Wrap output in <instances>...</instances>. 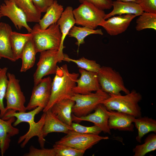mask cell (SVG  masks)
I'll use <instances>...</instances> for the list:
<instances>
[{"mask_svg":"<svg viewBox=\"0 0 156 156\" xmlns=\"http://www.w3.org/2000/svg\"><path fill=\"white\" fill-rule=\"evenodd\" d=\"M43 109L42 107H38L30 112H18L11 109L8 110L1 118L7 120L10 118L14 117L16 119L13 123V126H16L23 122H26L29 125L28 131L25 134L19 138L17 143L21 144V147L23 148L25 147L29 140L33 137L37 136L41 148L44 147L45 140L43 135V129L45 121V113L42 115L39 121L36 122L35 116Z\"/></svg>","mask_w":156,"mask_h":156,"instance_id":"6da1fadb","label":"cell"},{"mask_svg":"<svg viewBox=\"0 0 156 156\" xmlns=\"http://www.w3.org/2000/svg\"><path fill=\"white\" fill-rule=\"evenodd\" d=\"M52 80L51 92L49 102L43 109V112L50 109L56 103L61 100L70 99L75 94L73 91L79 76L78 73H70L66 64L57 66Z\"/></svg>","mask_w":156,"mask_h":156,"instance_id":"7a4b0ae2","label":"cell"},{"mask_svg":"<svg viewBox=\"0 0 156 156\" xmlns=\"http://www.w3.org/2000/svg\"><path fill=\"white\" fill-rule=\"evenodd\" d=\"M109 94V97L101 103L107 110L123 112L135 118L141 116V108L139 103L142 97L139 92L133 90L124 95Z\"/></svg>","mask_w":156,"mask_h":156,"instance_id":"3957f363","label":"cell"},{"mask_svg":"<svg viewBox=\"0 0 156 156\" xmlns=\"http://www.w3.org/2000/svg\"><path fill=\"white\" fill-rule=\"evenodd\" d=\"M31 33L36 53L50 49H59L62 34L57 23L44 29H42L39 24L36 23L33 27Z\"/></svg>","mask_w":156,"mask_h":156,"instance_id":"277c9868","label":"cell"},{"mask_svg":"<svg viewBox=\"0 0 156 156\" xmlns=\"http://www.w3.org/2000/svg\"><path fill=\"white\" fill-rule=\"evenodd\" d=\"M109 96L108 94L101 89L87 94L75 93L70 99L75 102L72 108V114L77 117L85 116L94 110Z\"/></svg>","mask_w":156,"mask_h":156,"instance_id":"5b68a950","label":"cell"},{"mask_svg":"<svg viewBox=\"0 0 156 156\" xmlns=\"http://www.w3.org/2000/svg\"><path fill=\"white\" fill-rule=\"evenodd\" d=\"M73 13L75 24L93 29L100 26L105 20L106 14L104 10L88 2L81 3L77 8L73 9Z\"/></svg>","mask_w":156,"mask_h":156,"instance_id":"8992f818","label":"cell"},{"mask_svg":"<svg viewBox=\"0 0 156 156\" xmlns=\"http://www.w3.org/2000/svg\"><path fill=\"white\" fill-rule=\"evenodd\" d=\"M97 73L101 89L103 91L114 95L121 94V92L125 94L130 92L120 74L111 67L101 66Z\"/></svg>","mask_w":156,"mask_h":156,"instance_id":"52a82bcc","label":"cell"},{"mask_svg":"<svg viewBox=\"0 0 156 156\" xmlns=\"http://www.w3.org/2000/svg\"><path fill=\"white\" fill-rule=\"evenodd\" d=\"M37 69L33 75L34 86L37 84L43 77L55 74L58 63L63 61L64 54H60L57 49H50L40 52Z\"/></svg>","mask_w":156,"mask_h":156,"instance_id":"ba28073f","label":"cell"},{"mask_svg":"<svg viewBox=\"0 0 156 156\" xmlns=\"http://www.w3.org/2000/svg\"><path fill=\"white\" fill-rule=\"evenodd\" d=\"M8 82L5 98L6 100V112L11 109L18 112H25L27 110L25 105V97L22 92L19 80L13 74L7 73Z\"/></svg>","mask_w":156,"mask_h":156,"instance_id":"9c48e42d","label":"cell"},{"mask_svg":"<svg viewBox=\"0 0 156 156\" xmlns=\"http://www.w3.org/2000/svg\"><path fill=\"white\" fill-rule=\"evenodd\" d=\"M109 138L108 136H101L99 135L85 134L72 131L60 140L56 142L55 144L64 145L86 151L100 141Z\"/></svg>","mask_w":156,"mask_h":156,"instance_id":"30bf717a","label":"cell"},{"mask_svg":"<svg viewBox=\"0 0 156 156\" xmlns=\"http://www.w3.org/2000/svg\"><path fill=\"white\" fill-rule=\"evenodd\" d=\"M52 80L48 77L42 78L34 86L31 95L27 106V110L34 109L38 107L43 109L47 105L50 98Z\"/></svg>","mask_w":156,"mask_h":156,"instance_id":"8fae6325","label":"cell"},{"mask_svg":"<svg viewBox=\"0 0 156 156\" xmlns=\"http://www.w3.org/2000/svg\"><path fill=\"white\" fill-rule=\"evenodd\" d=\"M0 11L3 16L9 18L15 27L18 30L25 28L28 33H31L32 29L27 24V18L24 12L14 3L9 0H4L0 5Z\"/></svg>","mask_w":156,"mask_h":156,"instance_id":"7c38bea8","label":"cell"},{"mask_svg":"<svg viewBox=\"0 0 156 156\" xmlns=\"http://www.w3.org/2000/svg\"><path fill=\"white\" fill-rule=\"evenodd\" d=\"M80 77L73 89L75 93L85 94L101 89L98 81L97 73L89 71L80 68Z\"/></svg>","mask_w":156,"mask_h":156,"instance_id":"4fadbf2b","label":"cell"},{"mask_svg":"<svg viewBox=\"0 0 156 156\" xmlns=\"http://www.w3.org/2000/svg\"><path fill=\"white\" fill-rule=\"evenodd\" d=\"M94 112L84 116L77 117L72 114V120L78 123L82 121L92 122L105 133L111 134L108 125L109 116L107 110L102 104H99L94 109Z\"/></svg>","mask_w":156,"mask_h":156,"instance_id":"5bb4252c","label":"cell"},{"mask_svg":"<svg viewBox=\"0 0 156 156\" xmlns=\"http://www.w3.org/2000/svg\"><path fill=\"white\" fill-rule=\"evenodd\" d=\"M136 16L132 14L113 16L108 18L107 20H105L100 26L110 36H116L125 32L130 25L131 22Z\"/></svg>","mask_w":156,"mask_h":156,"instance_id":"9a60e30c","label":"cell"},{"mask_svg":"<svg viewBox=\"0 0 156 156\" xmlns=\"http://www.w3.org/2000/svg\"><path fill=\"white\" fill-rule=\"evenodd\" d=\"M109 116L108 125L111 130L132 132L134 116L123 112L114 110H107Z\"/></svg>","mask_w":156,"mask_h":156,"instance_id":"2e32d148","label":"cell"},{"mask_svg":"<svg viewBox=\"0 0 156 156\" xmlns=\"http://www.w3.org/2000/svg\"><path fill=\"white\" fill-rule=\"evenodd\" d=\"M15 118L12 117L4 120L0 116V149L2 156L9 147L11 138L19 133V129L12 125L15 120Z\"/></svg>","mask_w":156,"mask_h":156,"instance_id":"e0dca14e","label":"cell"},{"mask_svg":"<svg viewBox=\"0 0 156 156\" xmlns=\"http://www.w3.org/2000/svg\"><path fill=\"white\" fill-rule=\"evenodd\" d=\"M45 113V121L43 129V135L44 138L49 133H62L67 134L73 131L72 128L58 118L50 109Z\"/></svg>","mask_w":156,"mask_h":156,"instance_id":"ac0fdd59","label":"cell"},{"mask_svg":"<svg viewBox=\"0 0 156 156\" xmlns=\"http://www.w3.org/2000/svg\"><path fill=\"white\" fill-rule=\"evenodd\" d=\"M12 31L11 27L8 24L0 22V59L5 58L15 62L16 61L10 42V36Z\"/></svg>","mask_w":156,"mask_h":156,"instance_id":"d6986e66","label":"cell"},{"mask_svg":"<svg viewBox=\"0 0 156 156\" xmlns=\"http://www.w3.org/2000/svg\"><path fill=\"white\" fill-rule=\"evenodd\" d=\"M112 6V10L109 13L105 14V20L117 15L132 14L137 16L144 12L140 5L134 2L116 0L113 1Z\"/></svg>","mask_w":156,"mask_h":156,"instance_id":"ffe728a7","label":"cell"},{"mask_svg":"<svg viewBox=\"0 0 156 156\" xmlns=\"http://www.w3.org/2000/svg\"><path fill=\"white\" fill-rule=\"evenodd\" d=\"M75 103L71 99H64L55 103L50 109L59 120L71 126L73 122L72 109Z\"/></svg>","mask_w":156,"mask_h":156,"instance_id":"44dd1931","label":"cell"},{"mask_svg":"<svg viewBox=\"0 0 156 156\" xmlns=\"http://www.w3.org/2000/svg\"><path fill=\"white\" fill-rule=\"evenodd\" d=\"M73 9L70 6L67 7L64 10L61 16L57 23L62 34V38L59 51L63 53L65 39L71 29L75 24V21L73 13Z\"/></svg>","mask_w":156,"mask_h":156,"instance_id":"7402d4cb","label":"cell"},{"mask_svg":"<svg viewBox=\"0 0 156 156\" xmlns=\"http://www.w3.org/2000/svg\"><path fill=\"white\" fill-rule=\"evenodd\" d=\"M63 6L60 4L56 0L48 8L45 14L40 19L39 24L42 29H46L50 26L57 23L64 11Z\"/></svg>","mask_w":156,"mask_h":156,"instance_id":"603a6c76","label":"cell"},{"mask_svg":"<svg viewBox=\"0 0 156 156\" xmlns=\"http://www.w3.org/2000/svg\"><path fill=\"white\" fill-rule=\"evenodd\" d=\"M31 33L22 34L12 31L10 36V42L13 55L16 61L21 59L23 49L27 43L32 39Z\"/></svg>","mask_w":156,"mask_h":156,"instance_id":"cb8c5ba5","label":"cell"},{"mask_svg":"<svg viewBox=\"0 0 156 156\" xmlns=\"http://www.w3.org/2000/svg\"><path fill=\"white\" fill-rule=\"evenodd\" d=\"M133 123L138 130V135L136 140L141 143L142 137L151 132L156 133V120L147 116L135 118Z\"/></svg>","mask_w":156,"mask_h":156,"instance_id":"d4e9b609","label":"cell"},{"mask_svg":"<svg viewBox=\"0 0 156 156\" xmlns=\"http://www.w3.org/2000/svg\"><path fill=\"white\" fill-rule=\"evenodd\" d=\"M21 9L26 15L27 22L39 23L41 12L37 10L31 0H9Z\"/></svg>","mask_w":156,"mask_h":156,"instance_id":"484cf974","label":"cell"},{"mask_svg":"<svg viewBox=\"0 0 156 156\" xmlns=\"http://www.w3.org/2000/svg\"><path fill=\"white\" fill-rule=\"evenodd\" d=\"M36 53L32 38L26 44L22 51L20 72H25L34 66Z\"/></svg>","mask_w":156,"mask_h":156,"instance_id":"4316f807","label":"cell"},{"mask_svg":"<svg viewBox=\"0 0 156 156\" xmlns=\"http://www.w3.org/2000/svg\"><path fill=\"white\" fill-rule=\"evenodd\" d=\"M92 34H97L102 35L103 34L101 29H93L85 26L78 27L74 26L69 31L68 36L69 37L75 38L77 41L75 44L78 46L77 53L80 45L85 43V38Z\"/></svg>","mask_w":156,"mask_h":156,"instance_id":"83f0119b","label":"cell"},{"mask_svg":"<svg viewBox=\"0 0 156 156\" xmlns=\"http://www.w3.org/2000/svg\"><path fill=\"white\" fill-rule=\"evenodd\" d=\"M136 30L140 31L146 29L156 30V13L143 12L136 21Z\"/></svg>","mask_w":156,"mask_h":156,"instance_id":"f1b7e54d","label":"cell"},{"mask_svg":"<svg viewBox=\"0 0 156 156\" xmlns=\"http://www.w3.org/2000/svg\"><path fill=\"white\" fill-rule=\"evenodd\" d=\"M156 149V134L155 133H152L146 137L144 144L137 145L133 149L134 156H144Z\"/></svg>","mask_w":156,"mask_h":156,"instance_id":"f546056e","label":"cell"},{"mask_svg":"<svg viewBox=\"0 0 156 156\" xmlns=\"http://www.w3.org/2000/svg\"><path fill=\"white\" fill-rule=\"evenodd\" d=\"M63 61L74 62L77 64L78 68L96 73L98 72L101 66L95 61L89 60L84 57L77 59H73L64 54Z\"/></svg>","mask_w":156,"mask_h":156,"instance_id":"4dcf8cb0","label":"cell"},{"mask_svg":"<svg viewBox=\"0 0 156 156\" xmlns=\"http://www.w3.org/2000/svg\"><path fill=\"white\" fill-rule=\"evenodd\" d=\"M8 68L4 67L0 68V116L1 118L6 112L3 100L7 87L8 79Z\"/></svg>","mask_w":156,"mask_h":156,"instance_id":"1f68e13d","label":"cell"},{"mask_svg":"<svg viewBox=\"0 0 156 156\" xmlns=\"http://www.w3.org/2000/svg\"><path fill=\"white\" fill-rule=\"evenodd\" d=\"M53 148L55 156H82L85 152L66 145L55 143Z\"/></svg>","mask_w":156,"mask_h":156,"instance_id":"d6a6232c","label":"cell"},{"mask_svg":"<svg viewBox=\"0 0 156 156\" xmlns=\"http://www.w3.org/2000/svg\"><path fill=\"white\" fill-rule=\"evenodd\" d=\"M71 126L73 131L77 133L94 135H99L102 132L101 129L94 125L92 126H85L78 123L72 122Z\"/></svg>","mask_w":156,"mask_h":156,"instance_id":"836d02e7","label":"cell"},{"mask_svg":"<svg viewBox=\"0 0 156 156\" xmlns=\"http://www.w3.org/2000/svg\"><path fill=\"white\" fill-rule=\"evenodd\" d=\"M40 149L35 148L33 146L29 148V152L24 154V156H55L53 148L51 149L41 148Z\"/></svg>","mask_w":156,"mask_h":156,"instance_id":"e575fe53","label":"cell"},{"mask_svg":"<svg viewBox=\"0 0 156 156\" xmlns=\"http://www.w3.org/2000/svg\"><path fill=\"white\" fill-rule=\"evenodd\" d=\"M143 11L156 13V0H136Z\"/></svg>","mask_w":156,"mask_h":156,"instance_id":"d590c367","label":"cell"},{"mask_svg":"<svg viewBox=\"0 0 156 156\" xmlns=\"http://www.w3.org/2000/svg\"><path fill=\"white\" fill-rule=\"evenodd\" d=\"M81 3L86 2L90 3L98 8L104 10L109 9L112 7L111 0H78Z\"/></svg>","mask_w":156,"mask_h":156,"instance_id":"8d00e7d4","label":"cell"},{"mask_svg":"<svg viewBox=\"0 0 156 156\" xmlns=\"http://www.w3.org/2000/svg\"><path fill=\"white\" fill-rule=\"evenodd\" d=\"M36 9L42 12H45L54 0H31Z\"/></svg>","mask_w":156,"mask_h":156,"instance_id":"74e56055","label":"cell"},{"mask_svg":"<svg viewBox=\"0 0 156 156\" xmlns=\"http://www.w3.org/2000/svg\"><path fill=\"white\" fill-rule=\"evenodd\" d=\"M124 2H133L136 3V0H116Z\"/></svg>","mask_w":156,"mask_h":156,"instance_id":"f35d334b","label":"cell"},{"mask_svg":"<svg viewBox=\"0 0 156 156\" xmlns=\"http://www.w3.org/2000/svg\"><path fill=\"white\" fill-rule=\"evenodd\" d=\"M2 17H3V16H2V14H1V11H0V20L1 18Z\"/></svg>","mask_w":156,"mask_h":156,"instance_id":"ab89813d","label":"cell"}]
</instances>
